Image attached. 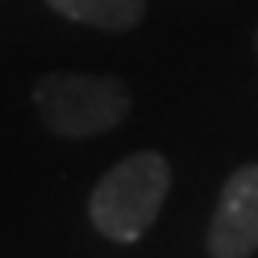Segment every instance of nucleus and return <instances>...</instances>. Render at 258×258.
<instances>
[{"mask_svg":"<svg viewBox=\"0 0 258 258\" xmlns=\"http://www.w3.org/2000/svg\"><path fill=\"white\" fill-rule=\"evenodd\" d=\"M60 17L97 30H131L144 17V0H47Z\"/></svg>","mask_w":258,"mask_h":258,"instance_id":"obj_4","label":"nucleus"},{"mask_svg":"<svg viewBox=\"0 0 258 258\" xmlns=\"http://www.w3.org/2000/svg\"><path fill=\"white\" fill-rule=\"evenodd\" d=\"M258 248V164H241L218 195L208 228L211 258H251Z\"/></svg>","mask_w":258,"mask_h":258,"instance_id":"obj_3","label":"nucleus"},{"mask_svg":"<svg viewBox=\"0 0 258 258\" xmlns=\"http://www.w3.org/2000/svg\"><path fill=\"white\" fill-rule=\"evenodd\" d=\"M40 121L60 138H94L114 131L131 111V91L121 77L54 71L34 84Z\"/></svg>","mask_w":258,"mask_h":258,"instance_id":"obj_2","label":"nucleus"},{"mask_svg":"<svg viewBox=\"0 0 258 258\" xmlns=\"http://www.w3.org/2000/svg\"><path fill=\"white\" fill-rule=\"evenodd\" d=\"M171 188V168L158 151H138L117 161L94 184L87 215L111 241L131 245L154 225Z\"/></svg>","mask_w":258,"mask_h":258,"instance_id":"obj_1","label":"nucleus"},{"mask_svg":"<svg viewBox=\"0 0 258 258\" xmlns=\"http://www.w3.org/2000/svg\"><path fill=\"white\" fill-rule=\"evenodd\" d=\"M255 54H258V30H255Z\"/></svg>","mask_w":258,"mask_h":258,"instance_id":"obj_5","label":"nucleus"}]
</instances>
